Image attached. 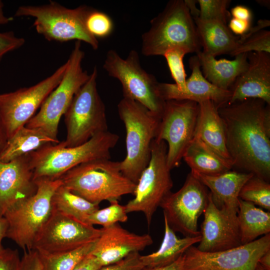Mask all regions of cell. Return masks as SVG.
Wrapping results in <instances>:
<instances>
[{"label": "cell", "mask_w": 270, "mask_h": 270, "mask_svg": "<svg viewBox=\"0 0 270 270\" xmlns=\"http://www.w3.org/2000/svg\"><path fill=\"white\" fill-rule=\"evenodd\" d=\"M3 8V3L0 0V25L6 24L12 20V18H9L4 15Z\"/></svg>", "instance_id": "obj_51"}, {"label": "cell", "mask_w": 270, "mask_h": 270, "mask_svg": "<svg viewBox=\"0 0 270 270\" xmlns=\"http://www.w3.org/2000/svg\"><path fill=\"white\" fill-rule=\"evenodd\" d=\"M167 150L164 141L153 140L150 160L136 184L134 198L124 206L128 214L142 212L148 227L154 214L173 186L166 162Z\"/></svg>", "instance_id": "obj_11"}, {"label": "cell", "mask_w": 270, "mask_h": 270, "mask_svg": "<svg viewBox=\"0 0 270 270\" xmlns=\"http://www.w3.org/2000/svg\"><path fill=\"white\" fill-rule=\"evenodd\" d=\"M201 240L196 247L203 252H216L238 246L242 244L237 215L218 208L209 200L204 212Z\"/></svg>", "instance_id": "obj_17"}, {"label": "cell", "mask_w": 270, "mask_h": 270, "mask_svg": "<svg viewBox=\"0 0 270 270\" xmlns=\"http://www.w3.org/2000/svg\"><path fill=\"white\" fill-rule=\"evenodd\" d=\"M100 233V228L52 209L32 250L44 254L66 252L96 241Z\"/></svg>", "instance_id": "obj_15"}, {"label": "cell", "mask_w": 270, "mask_h": 270, "mask_svg": "<svg viewBox=\"0 0 270 270\" xmlns=\"http://www.w3.org/2000/svg\"><path fill=\"white\" fill-rule=\"evenodd\" d=\"M255 270H266L258 263Z\"/></svg>", "instance_id": "obj_53"}, {"label": "cell", "mask_w": 270, "mask_h": 270, "mask_svg": "<svg viewBox=\"0 0 270 270\" xmlns=\"http://www.w3.org/2000/svg\"><path fill=\"white\" fill-rule=\"evenodd\" d=\"M250 52H264L270 54V32L262 30L238 44L230 56H236Z\"/></svg>", "instance_id": "obj_37"}, {"label": "cell", "mask_w": 270, "mask_h": 270, "mask_svg": "<svg viewBox=\"0 0 270 270\" xmlns=\"http://www.w3.org/2000/svg\"><path fill=\"white\" fill-rule=\"evenodd\" d=\"M204 53L214 58L223 54L230 55L238 44L235 36L226 24L218 20L193 18Z\"/></svg>", "instance_id": "obj_25"}, {"label": "cell", "mask_w": 270, "mask_h": 270, "mask_svg": "<svg viewBox=\"0 0 270 270\" xmlns=\"http://www.w3.org/2000/svg\"><path fill=\"white\" fill-rule=\"evenodd\" d=\"M20 261L17 250L4 248L0 252V270H20Z\"/></svg>", "instance_id": "obj_40"}, {"label": "cell", "mask_w": 270, "mask_h": 270, "mask_svg": "<svg viewBox=\"0 0 270 270\" xmlns=\"http://www.w3.org/2000/svg\"><path fill=\"white\" fill-rule=\"evenodd\" d=\"M196 56L204 77L214 86L224 90H230L248 64L247 54L237 55L233 60H217L202 50L196 53Z\"/></svg>", "instance_id": "obj_24"}, {"label": "cell", "mask_w": 270, "mask_h": 270, "mask_svg": "<svg viewBox=\"0 0 270 270\" xmlns=\"http://www.w3.org/2000/svg\"><path fill=\"white\" fill-rule=\"evenodd\" d=\"M164 234L161 246L152 254L140 256L142 264L146 268L163 266L176 261L193 244L198 243L201 236L178 238L164 218Z\"/></svg>", "instance_id": "obj_27"}, {"label": "cell", "mask_w": 270, "mask_h": 270, "mask_svg": "<svg viewBox=\"0 0 270 270\" xmlns=\"http://www.w3.org/2000/svg\"><path fill=\"white\" fill-rule=\"evenodd\" d=\"M230 15L232 18L251 22L252 14L251 10L246 6L238 5L232 8L230 10Z\"/></svg>", "instance_id": "obj_45"}, {"label": "cell", "mask_w": 270, "mask_h": 270, "mask_svg": "<svg viewBox=\"0 0 270 270\" xmlns=\"http://www.w3.org/2000/svg\"><path fill=\"white\" fill-rule=\"evenodd\" d=\"M242 244L252 242L270 232V212L239 198L237 214Z\"/></svg>", "instance_id": "obj_29"}, {"label": "cell", "mask_w": 270, "mask_h": 270, "mask_svg": "<svg viewBox=\"0 0 270 270\" xmlns=\"http://www.w3.org/2000/svg\"><path fill=\"white\" fill-rule=\"evenodd\" d=\"M198 114L196 102L174 100L164 102L155 139L167 142L166 162L170 170L180 165L194 138Z\"/></svg>", "instance_id": "obj_12"}, {"label": "cell", "mask_w": 270, "mask_h": 270, "mask_svg": "<svg viewBox=\"0 0 270 270\" xmlns=\"http://www.w3.org/2000/svg\"><path fill=\"white\" fill-rule=\"evenodd\" d=\"M96 240L66 252L44 254L37 252L42 262V270H72L92 252Z\"/></svg>", "instance_id": "obj_31"}, {"label": "cell", "mask_w": 270, "mask_h": 270, "mask_svg": "<svg viewBox=\"0 0 270 270\" xmlns=\"http://www.w3.org/2000/svg\"><path fill=\"white\" fill-rule=\"evenodd\" d=\"M102 266L91 253L82 259L72 270H98Z\"/></svg>", "instance_id": "obj_43"}, {"label": "cell", "mask_w": 270, "mask_h": 270, "mask_svg": "<svg viewBox=\"0 0 270 270\" xmlns=\"http://www.w3.org/2000/svg\"><path fill=\"white\" fill-rule=\"evenodd\" d=\"M60 142L58 140L51 138L41 129L30 128L25 126L8 139L0 152V161L8 162L46 145L56 144Z\"/></svg>", "instance_id": "obj_28"}, {"label": "cell", "mask_w": 270, "mask_h": 270, "mask_svg": "<svg viewBox=\"0 0 270 270\" xmlns=\"http://www.w3.org/2000/svg\"><path fill=\"white\" fill-rule=\"evenodd\" d=\"M8 224L4 216H0V252L4 248L2 246V239L6 237Z\"/></svg>", "instance_id": "obj_48"}, {"label": "cell", "mask_w": 270, "mask_h": 270, "mask_svg": "<svg viewBox=\"0 0 270 270\" xmlns=\"http://www.w3.org/2000/svg\"><path fill=\"white\" fill-rule=\"evenodd\" d=\"M92 8L86 6L68 8L50 1L42 6H20L14 16L34 18V26L36 32L48 41L64 42L76 40L86 42L96 50L99 47L98 40L88 32L85 24Z\"/></svg>", "instance_id": "obj_6"}, {"label": "cell", "mask_w": 270, "mask_h": 270, "mask_svg": "<svg viewBox=\"0 0 270 270\" xmlns=\"http://www.w3.org/2000/svg\"><path fill=\"white\" fill-rule=\"evenodd\" d=\"M238 197L270 212V182L253 175L242 186Z\"/></svg>", "instance_id": "obj_32"}, {"label": "cell", "mask_w": 270, "mask_h": 270, "mask_svg": "<svg viewBox=\"0 0 270 270\" xmlns=\"http://www.w3.org/2000/svg\"><path fill=\"white\" fill-rule=\"evenodd\" d=\"M24 43V39L16 36L13 32H0V61L6 54L20 48Z\"/></svg>", "instance_id": "obj_39"}, {"label": "cell", "mask_w": 270, "mask_h": 270, "mask_svg": "<svg viewBox=\"0 0 270 270\" xmlns=\"http://www.w3.org/2000/svg\"><path fill=\"white\" fill-rule=\"evenodd\" d=\"M228 26L233 34L240 36L248 31L251 26V22L232 18Z\"/></svg>", "instance_id": "obj_42"}, {"label": "cell", "mask_w": 270, "mask_h": 270, "mask_svg": "<svg viewBox=\"0 0 270 270\" xmlns=\"http://www.w3.org/2000/svg\"><path fill=\"white\" fill-rule=\"evenodd\" d=\"M66 62L36 84L0 94V118L8 139L24 126L60 82Z\"/></svg>", "instance_id": "obj_13"}, {"label": "cell", "mask_w": 270, "mask_h": 270, "mask_svg": "<svg viewBox=\"0 0 270 270\" xmlns=\"http://www.w3.org/2000/svg\"><path fill=\"white\" fill-rule=\"evenodd\" d=\"M189 64L192 73L186 80L185 89L179 90L174 84L158 82V90L160 98L164 101L188 100L197 103L210 100L218 108L227 104L231 97L230 91L216 87L204 77L196 55L190 58Z\"/></svg>", "instance_id": "obj_20"}, {"label": "cell", "mask_w": 270, "mask_h": 270, "mask_svg": "<svg viewBox=\"0 0 270 270\" xmlns=\"http://www.w3.org/2000/svg\"><path fill=\"white\" fill-rule=\"evenodd\" d=\"M37 190L29 154L8 162L0 161V216Z\"/></svg>", "instance_id": "obj_18"}, {"label": "cell", "mask_w": 270, "mask_h": 270, "mask_svg": "<svg viewBox=\"0 0 270 270\" xmlns=\"http://www.w3.org/2000/svg\"><path fill=\"white\" fill-rule=\"evenodd\" d=\"M200 8L199 18L202 20H214L226 24L230 16L227 6L229 0H198Z\"/></svg>", "instance_id": "obj_36"}, {"label": "cell", "mask_w": 270, "mask_h": 270, "mask_svg": "<svg viewBox=\"0 0 270 270\" xmlns=\"http://www.w3.org/2000/svg\"><path fill=\"white\" fill-rule=\"evenodd\" d=\"M256 2H258V3H259L260 4H261L262 6H266L268 8H268L270 7V0H256Z\"/></svg>", "instance_id": "obj_52"}, {"label": "cell", "mask_w": 270, "mask_h": 270, "mask_svg": "<svg viewBox=\"0 0 270 270\" xmlns=\"http://www.w3.org/2000/svg\"><path fill=\"white\" fill-rule=\"evenodd\" d=\"M103 68L108 76L120 82L123 98L136 101L161 116L165 101L158 94L159 82L142 67L139 54L136 50H131L125 58L116 50H109Z\"/></svg>", "instance_id": "obj_10"}, {"label": "cell", "mask_w": 270, "mask_h": 270, "mask_svg": "<svg viewBox=\"0 0 270 270\" xmlns=\"http://www.w3.org/2000/svg\"><path fill=\"white\" fill-rule=\"evenodd\" d=\"M198 104V114L194 138L200 139L232 164L226 148L224 124L216 105L210 100Z\"/></svg>", "instance_id": "obj_23"}, {"label": "cell", "mask_w": 270, "mask_h": 270, "mask_svg": "<svg viewBox=\"0 0 270 270\" xmlns=\"http://www.w3.org/2000/svg\"><path fill=\"white\" fill-rule=\"evenodd\" d=\"M188 54L184 48H174L167 50L163 54L165 58L172 78L180 90L186 87V73L183 62L184 56Z\"/></svg>", "instance_id": "obj_34"}, {"label": "cell", "mask_w": 270, "mask_h": 270, "mask_svg": "<svg viewBox=\"0 0 270 270\" xmlns=\"http://www.w3.org/2000/svg\"><path fill=\"white\" fill-rule=\"evenodd\" d=\"M184 254L176 261L171 264L163 266L146 268L143 270H184Z\"/></svg>", "instance_id": "obj_46"}, {"label": "cell", "mask_w": 270, "mask_h": 270, "mask_svg": "<svg viewBox=\"0 0 270 270\" xmlns=\"http://www.w3.org/2000/svg\"><path fill=\"white\" fill-rule=\"evenodd\" d=\"M270 105L248 98L218 108L232 168L270 180Z\"/></svg>", "instance_id": "obj_1"}, {"label": "cell", "mask_w": 270, "mask_h": 270, "mask_svg": "<svg viewBox=\"0 0 270 270\" xmlns=\"http://www.w3.org/2000/svg\"><path fill=\"white\" fill-rule=\"evenodd\" d=\"M36 182V193L8 210L3 216L8 224L6 237L14 242L24 251L32 250L38 235L52 214V196L62 184L60 178Z\"/></svg>", "instance_id": "obj_7"}, {"label": "cell", "mask_w": 270, "mask_h": 270, "mask_svg": "<svg viewBox=\"0 0 270 270\" xmlns=\"http://www.w3.org/2000/svg\"><path fill=\"white\" fill-rule=\"evenodd\" d=\"M100 229V236L91 254L102 266L116 263L132 254L139 252L153 243L150 234L130 232L118 223Z\"/></svg>", "instance_id": "obj_19"}, {"label": "cell", "mask_w": 270, "mask_h": 270, "mask_svg": "<svg viewBox=\"0 0 270 270\" xmlns=\"http://www.w3.org/2000/svg\"><path fill=\"white\" fill-rule=\"evenodd\" d=\"M208 200L207 188L190 172L182 187L176 192H170L160 207L164 218L174 232L194 237L200 235L198 220L204 212Z\"/></svg>", "instance_id": "obj_14"}, {"label": "cell", "mask_w": 270, "mask_h": 270, "mask_svg": "<svg viewBox=\"0 0 270 270\" xmlns=\"http://www.w3.org/2000/svg\"><path fill=\"white\" fill-rule=\"evenodd\" d=\"M118 112L126 129V156L120 162L122 173L136 184L148 165L151 146L156 138L160 116L141 104L123 98Z\"/></svg>", "instance_id": "obj_5"}, {"label": "cell", "mask_w": 270, "mask_h": 270, "mask_svg": "<svg viewBox=\"0 0 270 270\" xmlns=\"http://www.w3.org/2000/svg\"><path fill=\"white\" fill-rule=\"evenodd\" d=\"M270 26V21L267 19H260L257 22V24L253 26H250L248 31L243 35L238 36V44L242 42L251 36L257 33L260 30H264Z\"/></svg>", "instance_id": "obj_44"}, {"label": "cell", "mask_w": 270, "mask_h": 270, "mask_svg": "<svg viewBox=\"0 0 270 270\" xmlns=\"http://www.w3.org/2000/svg\"><path fill=\"white\" fill-rule=\"evenodd\" d=\"M7 140V136L0 118V152L4 146Z\"/></svg>", "instance_id": "obj_50"}, {"label": "cell", "mask_w": 270, "mask_h": 270, "mask_svg": "<svg viewBox=\"0 0 270 270\" xmlns=\"http://www.w3.org/2000/svg\"><path fill=\"white\" fill-rule=\"evenodd\" d=\"M128 220L125 206L119 204L118 202H116L111 203L108 206L94 212L88 216L86 223L92 226L100 225L105 228L119 222H126Z\"/></svg>", "instance_id": "obj_33"}, {"label": "cell", "mask_w": 270, "mask_h": 270, "mask_svg": "<svg viewBox=\"0 0 270 270\" xmlns=\"http://www.w3.org/2000/svg\"><path fill=\"white\" fill-rule=\"evenodd\" d=\"M94 66L87 82L74 96L64 114L66 147L82 144L94 135L108 130L104 104L97 88Z\"/></svg>", "instance_id": "obj_9"}, {"label": "cell", "mask_w": 270, "mask_h": 270, "mask_svg": "<svg viewBox=\"0 0 270 270\" xmlns=\"http://www.w3.org/2000/svg\"><path fill=\"white\" fill-rule=\"evenodd\" d=\"M142 36L141 52L146 56H162L168 50L180 48L188 53L201 50L193 18L183 0H171L150 21Z\"/></svg>", "instance_id": "obj_4"}, {"label": "cell", "mask_w": 270, "mask_h": 270, "mask_svg": "<svg viewBox=\"0 0 270 270\" xmlns=\"http://www.w3.org/2000/svg\"><path fill=\"white\" fill-rule=\"evenodd\" d=\"M62 184L74 194L99 204L107 200L118 202L122 196L134 194L136 184L120 170V162L99 158L82 164L65 173Z\"/></svg>", "instance_id": "obj_2"}, {"label": "cell", "mask_w": 270, "mask_h": 270, "mask_svg": "<svg viewBox=\"0 0 270 270\" xmlns=\"http://www.w3.org/2000/svg\"><path fill=\"white\" fill-rule=\"evenodd\" d=\"M85 24L88 32L97 39L108 36L114 29V23L110 17L92 8L86 18Z\"/></svg>", "instance_id": "obj_35"}, {"label": "cell", "mask_w": 270, "mask_h": 270, "mask_svg": "<svg viewBox=\"0 0 270 270\" xmlns=\"http://www.w3.org/2000/svg\"><path fill=\"white\" fill-rule=\"evenodd\" d=\"M182 158L190 168L192 172L214 176L232 169L230 162L196 138H194L190 143Z\"/></svg>", "instance_id": "obj_26"}, {"label": "cell", "mask_w": 270, "mask_h": 270, "mask_svg": "<svg viewBox=\"0 0 270 270\" xmlns=\"http://www.w3.org/2000/svg\"><path fill=\"white\" fill-rule=\"evenodd\" d=\"M140 256V252L132 254L116 263L103 266L98 270H143L145 267Z\"/></svg>", "instance_id": "obj_38"}, {"label": "cell", "mask_w": 270, "mask_h": 270, "mask_svg": "<svg viewBox=\"0 0 270 270\" xmlns=\"http://www.w3.org/2000/svg\"><path fill=\"white\" fill-rule=\"evenodd\" d=\"M258 263L266 270H270V250L261 256Z\"/></svg>", "instance_id": "obj_49"}, {"label": "cell", "mask_w": 270, "mask_h": 270, "mask_svg": "<svg viewBox=\"0 0 270 270\" xmlns=\"http://www.w3.org/2000/svg\"><path fill=\"white\" fill-rule=\"evenodd\" d=\"M52 208L86 223L88 216L100 209L99 204L92 203L72 192L62 184L54 192Z\"/></svg>", "instance_id": "obj_30"}, {"label": "cell", "mask_w": 270, "mask_h": 270, "mask_svg": "<svg viewBox=\"0 0 270 270\" xmlns=\"http://www.w3.org/2000/svg\"><path fill=\"white\" fill-rule=\"evenodd\" d=\"M20 270H42V262L36 250L24 251L20 261Z\"/></svg>", "instance_id": "obj_41"}, {"label": "cell", "mask_w": 270, "mask_h": 270, "mask_svg": "<svg viewBox=\"0 0 270 270\" xmlns=\"http://www.w3.org/2000/svg\"><path fill=\"white\" fill-rule=\"evenodd\" d=\"M81 46V42H76L66 62V68L60 82L44 100L39 112L28 122L26 127L41 129L51 138L58 140L60 118L90 76L82 66L84 52Z\"/></svg>", "instance_id": "obj_8"}, {"label": "cell", "mask_w": 270, "mask_h": 270, "mask_svg": "<svg viewBox=\"0 0 270 270\" xmlns=\"http://www.w3.org/2000/svg\"><path fill=\"white\" fill-rule=\"evenodd\" d=\"M190 172L210 190V198L216 207L234 215L238 210L240 192L254 175L232 170L214 176Z\"/></svg>", "instance_id": "obj_22"}, {"label": "cell", "mask_w": 270, "mask_h": 270, "mask_svg": "<svg viewBox=\"0 0 270 270\" xmlns=\"http://www.w3.org/2000/svg\"><path fill=\"white\" fill-rule=\"evenodd\" d=\"M248 64L230 88L227 104L248 98H259L270 105V54H247Z\"/></svg>", "instance_id": "obj_21"}, {"label": "cell", "mask_w": 270, "mask_h": 270, "mask_svg": "<svg viewBox=\"0 0 270 270\" xmlns=\"http://www.w3.org/2000/svg\"><path fill=\"white\" fill-rule=\"evenodd\" d=\"M120 139L108 130L98 133L85 143L66 147L62 142L49 144L29 154L35 180L60 179L72 168L92 160L110 159V150Z\"/></svg>", "instance_id": "obj_3"}, {"label": "cell", "mask_w": 270, "mask_h": 270, "mask_svg": "<svg viewBox=\"0 0 270 270\" xmlns=\"http://www.w3.org/2000/svg\"><path fill=\"white\" fill-rule=\"evenodd\" d=\"M184 2L192 18H198L200 16V9H198L196 6V4L198 3L197 0H184Z\"/></svg>", "instance_id": "obj_47"}, {"label": "cell", "mask_w": 270, "mask_h": 270, "mask_svg": "<svg viewBox=\"0 0 270 270\" xmlns=\"http://www.w3.org/2000/svg\"><path fill=\"white\" fill-rule=\"evenodd\" d=\"M270 250V234L248 244L212 252L192 246L184 254V270H255L261 256Z\"/></svg>", "instance_id": "obj_16"}]
</instances>
